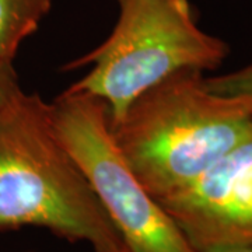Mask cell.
I'll return each instance as SVG.
<instances>
[{
  "label": "cell",
  "mask_w": 252,
  "mask_h": 252,
  "mask_svg": "<svg viewBox=\"0 0 252 252\" xmlns=\"http://www.w3.org/2000/svg\"><path fill=\"white\" fill-rule=\"evenodd\" d=\"M202 73L165 77L109 124L126 162L157 202L188 188L252 135L243 99L212 93Z\"/></svg>",
  "instance_id": "obj_1"
},
{
  "label": "cell",
  "mask_w": 252,
  "mask_h": 252,
  "mask_svg": "<svg viewBox=\"0 0 252 252\" xmlns=\"http://www.w3.org/2000/svg\"><path fill=\"white\" fill-rule=\"evenodd\" d=\"M24 225L95 252H130L56 135L49 104L21 90L0 107V231Z\"/></svg>",
  "instance_id": "obj_2"
},
{
  "label": "cell",
  "mask_w": 252,
  "mask_h": 252,
  "mask_svg": "<svg viewBox=\"0 0 252 252\" xmlns=\"http://www.w3.org/2000/svg\"><path fill=\"white\" fill-rule=\"evenodd\" d=\"M119 17L108 38L63 69L91 66L69 89L102 99L109 124L143 91L174 73L213 70L228 54L200 30L188 0H117Z\"/></svg>",
  "instance_id": "obj_3"
},
{
  "label": "cell",
  "mask_w": 252,
  "mask_h": 252,
  "mask_svg": "<svg viewBox=\"0 0 252 252\" xmlns=\"http://www.w3.org/2000/svg\"><path fill=\"white\" fill-rule=\"evenodd\" d=\"M52 125L130 252H196L149 195L118 149L108 105L67 89L49 104Z\"/></svg>",
  "instance_id": "obj_4"
},
{
  "label": "cell",
  "mask_w": 252,
  "mask_h": 252,
  "mask_svg": "<svg viewBox=\"0 0 252 252\" xmlns=\"http://www.w3.org/2000/svg\"><path fill=\"white\" fill-rule=\"evenodd\" d=\"M158 203L195 251L252 244V135Z\"/></svg>",
  "instance_id": "obj_5"
},
{
  "label": "cell",
  "mask_w": 252,
  "mask_h": 252,
  "mask_svg": "<svg viewBox=\"0 0 252 252\" xmlns=\"http://www.w3.org/2000/svg\"><path fill=\"white\" fill-rule=\"evenodd\" d=\"M52 0H0V62H13L18 48L51 10Z\"/></svg>",
  "instance_id": "obj_6"
},
{
  "label": "cell",
  "mask_w": 252,
  "mask_h": 252,
  "mask_svg": "<svg viewBox=\"0 0 252 252\" xmlns=\"http://www.w3.org/2000/svg\"><path fill=\"white\" fill-rule=\"evenodd\" d=\"M205 86L219 95L243 99L252 118V63L235 72L205 77Z\"/></svg>",
  "instance_id": "obj_7"
},
{
  "label": "cell",
  "mask_w": 252,
  "mask_h": 252,
  "mask_svg": "<svg viewBox=\"0 0 252 252\" xmlns=\"http://www.w3.org/2000/svg\"><path fill=\"white\" fill-rule=\"evenodd\" d=\"M21 91L13 62H0V107Z\"/></svg>",
  "instance_id": "obj_8"
},
{
  "label": "cell",
  "mask_w": 252,
  "mask_h": 252,
  "mask_svg": "<svg viewBox=\"0 0 252 252\" xmlns=\"http://www.w3.org/2000/svg\"><path fill=\"white\" fill-rule=\"evenodd\" d=\"M196 252H252V244L224 245V247H216V248H209V250H205V251Z\"/></svg>",
  "instance_id": "obj_9"
}]
</instances>
